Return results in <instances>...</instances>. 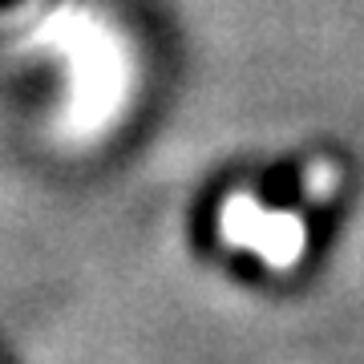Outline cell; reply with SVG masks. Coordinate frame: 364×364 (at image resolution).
I'll return each instance as SVG.
<instances>
[{"mask_svg":"<svg viewBox=\"0 0 364 364\" xmlns=\"http://www.w3.org/2000/svg\"><path fill=\"white\" fill-rule=\"evenodd\" d=\"M223 235L239 247L255 251L272 267H291L304 251V223L296 215H267L255 207V198L235 195L223 207Z\"/></svg>","mask_w":364,"mask_h":364,"instance_id":"obj_1","label":"cell"}]
</instances>
